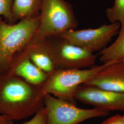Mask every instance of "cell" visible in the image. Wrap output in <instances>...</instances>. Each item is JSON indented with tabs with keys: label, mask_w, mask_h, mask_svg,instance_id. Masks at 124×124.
Wrapping results in <instances>:
<instances>
[{
	"label": "cell",
	"mask_w": 124,
	"mask_h": 124,
	"mask_svg": "<svg viewBox=\"0 0 124 124\" xmlns=\"http://www.w3.org/2000/svg\"><path fill=\"white\" fill-rule=\"evenodd\" d=\"M83 84L124 93V61L109 62Z\"/></svg>",
	"instance_id": "9c48e42d"
},
{
	"label": "cell",
	"mask_w": 124,
	"mask_h": 124,
	"mask_svg": "<svg viewBox=\"0 0 124 124\" xmlns=\"http://www.w3.org/2000/svg\"><path fill=\"white\" fill-rule=\"evenodd\" d=\"M76 100L103 110L124 112V93L82 84L75 94Z\"/></svg>",
	"instance_id": "ba28073f"
},
{
	"label": "cell",
	"mask_w": 124,
	"mask_h": 124,
	"mask_svg": "<svg viewBox=\"0 0 124 124\" xmlns=\"http://www.w3.org/2000/svg\"><path fill=\"white\" fill-rule=\"evenodd\" d=\"M118 34V36L114 42L99 53V59L103 63L124 60V26L120 27Z\"/></svg>",
	"instance_id": "4fadbf2b"
},
{
	"label": "cell",
	"mask_w": 124,
	"mask_h": 124,
	"mask_svg": "<svg viewBox=\"0 0 124 124\" xmlns=\"http://www.w3.org/2000/svg\"><path fill=\"white\" fill-rule=\"evenodd\" d=\"M41 86L31 84L8 71L0 74V115L13 121L35 115L44 107Z\"/></svg>",
	"instance_id": "6da1fadb"
},
{
	"label": "cell",
	"mask_w": 124,
	"mask_h": 124,
	"mask_svg": "<svg viewBox=\"0 0 124 124\" xmlns=\"http://www.w3.org/2000/svg\"><path fill=\"white\" fill-rule=\"evenodd\" d=\"M8 71L31 84L40 86L49 75L31 62L23 49L14 56Z\"/></svg>",
	"instance_id": "30bf717a"
},
{
	"label": "cell",
	"mask_w": 124,
	"mask_h": 124,
	"mask_svg": "<svg viewBox=\"0 0 124 124\" xmlns=\"http://www.w3.org/2000/svg\"><path fill=\"white\" fill-rule=\"evenodd\" d=\"M123 61H124V60H123Z\"/></svg>",
	"instance_id": "ffe728a7"
},
{
	"label": "cell",
	"mask_w": 124,
	"mask_h": 124,
	"mask_svg": "<svg viewBox=\"0 0 124 124\" xmlns=\"http://www.w3.org/2000/svg\"><path fill=\"white\" fill-rule=\"evenodd\" d=\"M44 107L46 110V124H79L93 118L106 116L109 112L94 108H78L70 102L46 94Z\"/></svg>",
	"instance_id": "8992f818"
},
{
	"label": "cell",
	"mask_w": 124,
	"mask_h": 124,
	"mask_svg": "<svg viewBox=\"0 0 124 124\" xmlns=\"http://www.w3.org/2000/svg\"><path fill=\"white\" fill-rule=\"evenodd\" d=\"M100 124H124V120L122 115H115L105 120Z\"/></svg>",
	"instance_id": "e0dca14e"
},
{
	"label": "cell",
	"mask_w": 124,
	"mask_h": 124,
	"mask_svg": "<svg viewBox=\"0 0 124 124\" xmlns=\"http://www.w3.org/2000/svg\"><path fill=\"white\" fill-rule=\"evenodd\" d=\"M119 22L104 24L96 28L71 30L60 36L70 42L93 53L107 47L113 38L119 33Z\"/></svg>",
	"instance_id": "52a82bcc"
},
{
	"label": "cell",
	"mask_w": 124,
	"mask_h": 124,
	"mask_svg": "<svg viewBox=\"0 0 124 124\" xmlns=\"http://www.w3.org/2000/svg\"><path fill=\"white\" fill-rule=\"evenodd\" d=\"M109 62L87 69L56 70L49 75L41 86L42 88L46 94L53 95L59 99L76 104L75 94L77 88L92 79Z\"/></svg>",
	"instance_id": "277c9868"
},
{
	"label": "cell",
	"mask_w": 124,
	"mask_h": 124,
	"mask_svg": "<svg viewBox=\"0 0 124 124\" xmlns=\"http://www.w3.org/2000/svg\"><path fill=\"white\" fill-rule=\"evenodd\" d=\"M46 110L44 107L36 113L31 120L23 124H46Z\"/></svg>",
	"instance_id": "2e32d148"
},
{
	"label": "cell",
	"mask_w": 124,
	"mask_h": 124,
	"mask_svg": "<svg viewBox=\"0 0 124 124\" xmlns=\"http://www.w3.org/2000/svg\"><path fill=\"white\" fill-rule=\"evenodd\" d=\"M39 22L40 16L14 23L0 16V74L8 71L14 56L33 39Z\"/></svg>",
	"instance_id": "7a4b0ae2"
},
{
	"label": "cell",
	"mask_w": 124,
	"mask_h": 124,
	"mask_svg": "<svg viewBox=\"0 0 124 124\" xmlns=\"http://www.w3.org/2000/svg\"><path fill=\"white\" fill-rule=\"evenodd\" d=\"M72 5L65 0H43L40 22L34 38L44 40L61 36L78 25Z\"/></svg>",
	"instance_id": "3957f363"
},
{
	"label": "cell",
	"mask_w": 124,
	"mask_h": 124,
	"mask_svg": "<svg viewBox=\"0 0 124 124\" xmlns=\"http://www.w3.org/2000/svg\"><path fill=\"white\" fill-rule=\"evenodd\" d=\"M13 121L4 115H0V124H13Z\"/></svg>",
	"instance_id": "ac0fdd59"
},
{
	"label": "cell",
	"mask_w": 124,
	"mask_h": 124,
	"mask_svg": "<svg viewBox=\"0 0 124 124\" xmlns=\"http://www.w3.org/2000/svg\"><path fill=\"white\" fill-rule=\"evenodd\" d=\"M13 0H0V16L10 23H14L12 16V6Z\"/></svg>",
	"instance_id": "9a60e30c"
},
{
	"label": "cell",
	"mask_w": 124,
	"mask_h": 124,
	"mask_svg": "<svg viewBox=\"0 0 124 124\" xmlns=\"http://www.w3.org/2000/svg\"><path fill=\"white\" fill-rule=\"evenodd\" d=\"M122 117H123V119H124V115H123V116H122Z\"/></svg>",
	"instance_id": "d6986e66"
},
{
	"label": "cell",
	"mask_w": 124,
	"mask_h": 124,
	"mask_svg": "<svg viewBox=\"0 0 124 124\" xmlns=\"http://www.w3.org/2000/svg\"><path fill=\"white\" fill-rule=\"evenodd\" d=\"M43 1V0H13L12 12L14 23L40 16Z\"/></svg>",
	"instance_id": "7c38bea8"
},
{
	"label": "cell",
	"mask_w": 124,
	"mask_h": 124,
	"mask_svg": "<svg viewBox=\"0 0 124 124\" xmlns=\"http://www.w3.org/2000/svg\"><path fill=\"white\" fill-rule=\"evenodd\" d=\"M57 70L83 69L95 65L97 56L60 36L46 38Z\"/></svg>",
	"instance_id": "5b68a950"
},
{
	"label": "cell",
	"mask_w": 124,
	"mask_h": 124,
	"mask_svg": "<svg viewBox=\"0 0 124 124\" xmlns=\"http://www.w3.org/2000/svg\"><path fill=\"white\" fill-rule=\"evenodd\" d=\"M23 50L31 62L42 71L50 75L57 70L46 39L34 37Z\"/></svg>",
	"instance_id": "8fae6325"
},
{
	"label": "cell",
	"mask_w": 124,
	"mask_h": 124,
	"mask_svg": "<svg viewBox=\"0 0 124 124\" xmlns=\"http://www.w3.org/2000/svg\"><path fill=\"white\" fill-rule=\"evenodd\" d=\"M106 15L110 23L119 22L124 26V0H115L114 5L107 9Z\"/></svg>",
	"instance_id": "5bb4252c"
}]
</instances>
